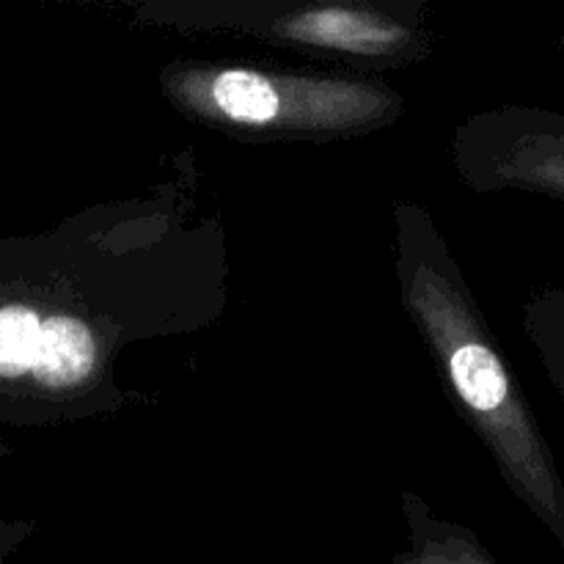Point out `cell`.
I'll return each mask as SVG.
<instances>
[{
    "label": "cell",
    "mask_w": 564,
    "mask_h": 564,
    "mask_svg": "<svg viewBox=\"0 0 564 564\" xmlns=\"http://www.w3.org/2000/svg\"><path fill=\"white\" fill-rule=\"evenodd\" d=\"M352 86L281 83L262 72L224 69L204 86V105L220 119L242 127L345 124L352 116Z\"/></svg>",
    "instance_id": "6da1fadb"
},
{
    "label": "cell",
    "mask_w": 564,
    "mask_h": 564,
    "mask_svg": "<svg viewBox=\"0 0 564 564\" xmlns=\"http://www.w3.org/2000/svg\"><path fill=\"white\" fill-rule=\"evenodd\" d=\"M286 31L303 42L361 55L391 53L408 39L402 28L350 9L308 11L295 20H286Z\"/></svg>",
    "instance_id": "7a4b0ae2"
},
{
    "label": "cell",
    "mask_w": 564,
    "mask_h": 564,
    "mask_svg": "<svg viewBox=\"0 0 564 564\" xmlns=\"http://www.w3.org/2000/svg\"><path fill=\"white\" fill-rule=\"evenodd\" d=\"M97 361V345L94 336L80 319L75 317H50L42 325V345H39V361L33 375L50 389H66L86 375H91Z\"/></svg>",
    "instance_id": "3957f363"
},
{
    "label": "cell",
    "mask_w": 564,
    "mask_h": 564,
    "mask_svg": "<svg viewBox=\"0 0 564 564\" xmlns=\"http://www.w3.org/2000/svg\"><path fill=\"white\" fill-rule=\"evenodd\" d=\"M516 174L532 187L564 198V119L532 116L518 143Z\"/></svg>",
    "instance_id": "277c9868"
},
{
    "label": "cell",
    "mask_w": 564,
    "mask_h": 564,
    "mask_svg": "<svg viewBox=\"0 0 564 564\" xmlns=\"http://www.w3.org/2000/svg\"><path fill=\"white\" fill-rule=\"evenodd\" d=\"M42 325L33 308H0V378H20L36 369Z\"/></svg>",
    "instance_id": "5b68a950"
},
{
    "label": "cell",
    "mask_w": 564,
    "mask_h": 564,
    "mask_svg": "<svg viewBox=\"0 0 564 564\" xmlns=\"http://www.w3.org/2000/svg\"><path fill=\"white\" fill-rule=\"evenodd\" d=\"M540 341H543L545 361L551 364L556 383L564 397V292L549 297L540 312Z\"/></svg>",
    "instance_id": "8992f818"
},
{
    "label": "cell",
    "mask_w": 564,
    "mask_h": 564,
    "mask_svg": "<svg viewBox=\"0 0 564 564\" xmlns=\"http://www.w3.org/2000/svg\"><path fill=\"white\" fill-rule=\"evenodd\" d=\"M562 44H564V42H562Z\"/></svg>",
    "instance_id": "52a82bcc"
}]
</instances>
